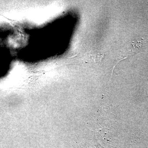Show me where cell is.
Here are the masks:
<instances>
[{"label":"cell","mask_w":148,"mask_h":148,"mask_svg":"<svg viewBox=\"0 0 148 148\" xmlns=\"http://www.w3.org/2000/svg\"><path fill=\"white\" fill-rule=\"evenodd\" d=\"M92 55V58L95 63H99L101 62L104 56V54L102 53H93Z\"/></svg>","instance_id":"cell-1"}]
</instances>
